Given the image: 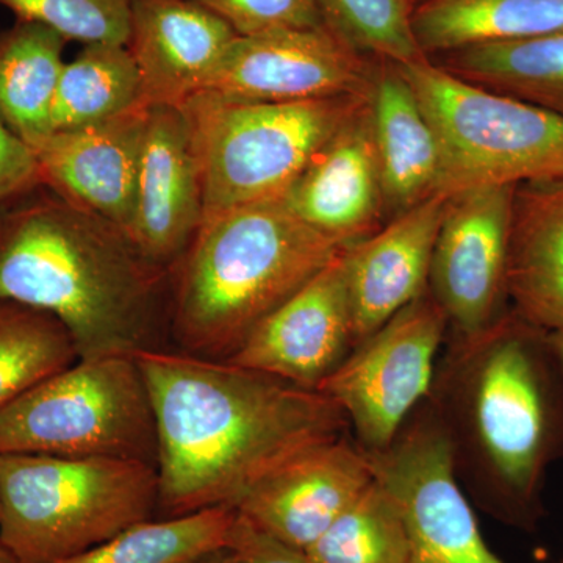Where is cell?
Wrapping results in <instances>:
<instances>
[{"label": "cell", "instance_id": "1", "mask_svg": "<svg viewBox=\"0 0 563 563\" xmlns=\"http://www.w3.org/2000/svg\"><path fill=\"white\" fill-rule=\"evenodd\" d=\"M135 361L157 432L155 518L236 510L292 459L350 431L328 396L268 373L172 347Z\"/></svg>", "mask_w": 563, "mask_h": 563}, {"label": "cell", "instance_id": "2", "mask_svg": "<svg viewBox=\"0 0 563 563\" xmlns=\"http://www.w3.org/2000/svg\"><path fill=\"white\" fill-rule=\"evenodd\" d=\"M444 343L428 399L459 483L499 523L533 532L548 472L563 457V366L551 332L510 309Z\"/></svg>", "mask_w": 563, "mask_h": 563}, {"label": "cell", "instance_id": "3", "mask_svg": "<svg viewBox=\"0 0 563 563\" xmlns=\"http://www.w3.org/2000/svg\"><path fill=\"white\" fill-rule=\"evenodd\" d=\"M0 301L57 318L84 361L169 347V273L43 185L0 206Z\"/></svg>", "mask_w": 563, "mask_h": 563}, {"label": "cell", "instance_id": "4", "mask_svg": "<svg viewBox=\"0 0 563 563\" xmlns=\"http://www.w3.org/2000/svg\"><path fill=\"white\" fill-rule=\"evenodd\" d=\"M342 250L285 199L203 218L169 272L172 350L231 361L255 328Z\"/></svg>", "mask_w": 563, "mask_h": 563}, {"label": "cell", "instance_id": "5", "mask_svg": "<svg viewBox=\"0 0 563 563\" xmlns=\"http://www.w3.org/2000/svg\"><path fill=\"white\" fill-rule=\"evenodd\" d=\"M157 468L120 459L0 454V543L57 563L157 514Z\"/></svg>", "mask_w": 563, "mask_h": 563}, {"label": "cell", "instance_id": "6", "mask_svg": "<svg viewBox=\"0 0 563 563\" xmlns=\"http://www.w3.org/2000/svg\"><path fill=\"white\" fill-rule=\"evenodd\" d=\"M369 92L252 103L202 91L181 103L201 173L203 218L284 199L333 133L365 106Z\"/></svg>", "mask_w": 563, "mask_h": 563}, {"label": "cell", "instance_id": "7", "mask_svg": "<svg viewBox=\"0 0 563 563\" xmlns=\"http://www.w3.org/2000/svg\"><path fill=\"white\" fill-rule=\"evenodd\" d=\"M396 68L439 141L437 195L563 177L562 114L459 79L431 58Z\"/></svg>", "mask_w": 563, "mask_h": 563}, {"label": "cell", "instance_id": "8", "mask_svg": "<svg viewBox=\"0 0 563 563\" xmlns=\"http://www.w3.org/2000/svg\"><path fill=\"white\" fill-rule=\"evenodd\" d=\"M0 454L120 459L157 466V432L135 357L74 362L0 410Z\"/></svg>", "mask_w": 563, "mask_h": 563}, {"label": "cell", "instance_id": "9", "mask_svg": "<svg viewBox=\"0 0 563 563\" xmlns=\"http://www.w3.org/2000/svg\"><path fill=\"white\" fill-rule=\"evenodd\" d=\"M448 321L428 292L358 343L318 387L365 453L384 450L429 396Z\"/></svg>", "mask_w": 563, "mask_h": 563}, {"label": "cell", "instance_id": "10", "mask_svg": "<svg viewBox=\"0 0 563 563\" xmlns=\"http://www.w3.org/2000/svg\"><path fill=\"white\" fill-rule=\"evenodd\" d=\"M365 455L374 479L398 506L412 563H507L485 543L455 474L446 432L428 398L388 446Z\"/></svg>", "mask_w": 563, "mask_h": 563}, {"label": "cell", "instance_id": "11", "mask_svg": "<svg viewBox=\"0 0 563 563\" xmlns=\"http://www.w3.org/2000/svg\"><path fill=\"white\" fill-rule=\"evenodd\" d=\"M515 187L470 188L448 196L433 246L429 295L448 336L466 339L509 312V251Z\"/></svg>", "mask_w": 563, "mask_h": 563}, {"label": "cell", "instance_id": "12", "mask_svg": "<svg viewBox=\"0 0 563 563\" xmlns=\"http://www.w3.org/2000/svg\"><path fill=\"white\" fill-rule=\"evenodd\" d=\"M374 68L331 29L236 35L207 92L233 102L318 101L372 91Z\"/></svg>", "mask_w": 563, "mask_h": 563}, {"label": "cell", "instance_id": "13", "mask_svg": "<svg viewBox=\"0 0 563 563\" xmlns=\"http://www.w3.org/2000/svg\"><path fill=\"white\" fill-rule=\"evenodd\" d=\"M344 250L268 314L228 362L318 390L354 350Z\"/></svg>", "mask_w": 563, "mask_h": 563}, {"label": "cell", "instance_id": "14", "mask_svg": "<svg viewBox=\"0 0 563 563\" xmlns=\"http://www.w3.org/2000/svg\"><path fill=\"white\" fill-rule=\"evenodd\" d=\"M150 107L70 131L36 147L41 185L131 236Z\"/></svg>", "mask_w": 563, "mask_h": 563}, {"label": "cell", "instance_id": "15", "mask_svg": "<svg viewBox=\"0 0 563 563\" xmlns=\"http://www.w3.org/2000/svg\"><path fill=\"white\" fill-rule=\"evenodd\" d=\"M373 481L366 455L344 435L292 459L262 481L236 514L279 542L306 551Z\"/></svg>", "mask_w": 563, "mask_h": 563}, {"label": "cell", "instance_id": "16", "mask_svg": "<svg viewBox=\"0 0 563 563\" xmlns=\"http://www.w3.org/2000/svg\"><path fill=\"white\" fill-rule=\"evenodd\" d=\"M202 221L201 173L187 117L180 107H150L132 242L144 257L169 273Z\"/></svg>", "mask_w": 563, "mask_h": 563}, {"label": "cell", "instance_id": "17", "mask_svg": "<svg viewBox=\"0 0 563 563\" xmlns=\"http://www.w3.org/2000/svg\"><path fill=\"white\" fill-rule=\"evenodd\" d=\"M284 199L306 224L344 247L380 228L387 210L369 99L333 133Z\"/></svg>", "mask_w": 563, "mask_h": 563}, {"label": "cell", "instance_id": "18", "mask_svg": "<svg viewBox=\"0 0 563 563\" xmlns=\"http://www.w3.org/2000/svg\"><path fill=\"white\" fill-rule=\"evenodd\" d=\"M446 199L433 195L344 250L354 347L428 292Z\"/></svg>", "mask_w": 563, "mask_h": 563}, {"label": "cell", "instance_id": "19", "mask_svg": "<svg viewBox=\"0 0 563 563\" xmlns=\"http://www.w3.org/2000/svg\"><path fill=\"white\" fill-rule=\"evenodd\" d=\"M235 36L228 22L192 0H132L128 47L144 106L180 107L206 90Z\"/></svg>", "mask_w": 563, "mask_h": 563}, {"label": "cell", "instance_id": "20", "mask_svg": "<svg viewBox=\"0 0 563 563\" xmlns=\"http://www.w3.org/2000/svg\"><path fill=\"white\" fill-rule=\"evenodd\" d=\"M509 299L537 328L563 331V177L515 187Z\"/></svg>", "mask_w": 563, "mask_h": 563}, {"label": "cell", "instance_id": "21", "mask_svg": "<svg viewBox=\"0 0 563 563\" xmlns=\"http://www.w3.org/2000/svg\"><path fill=\"white\" fill-rule=\"evenodd\" d=\"M369 111L385 210L393 218L437 195L439 141L412 87L393 63L374 68Z\"/></svg>", "mask_w": 563, "mask_h": 563}, {"label": "cell", "instance_id": "22", "mask_svg": "<svg viewBox=\"0 0 563 563\" xmlns=\"http://www.w3.org/2000/svg\"><path fill=\"white\" fill-rule=\"evenodd\" d=\"M415 38L424 57L563 31V0H418Z\"/></svg>", "mask_w": 563, "mask_h": 563}, {"label": "cell", "instance_id": "23", "mask_svg": "<svg viewBox=\"0 0 563 563\" xmlns=\"http://www.w3.org/2000/svg\"><path fill=\"white\" fill-rule=\"evenodd\" d=\"M68 41L36 22L0 32V120L36 150L52 135V107Z\"/></svg>", "mask_w": 563, "mask_h": 563}, {"label": "cell", "instance_id": "24", "mask_svg": "<svg viewBox=\"0 0 563 563\" xmlns=\"http://www.w3.org/2000/svg\"><path fill=\"white\" fill-rule=\"evenodd\" d=\"M459 79L504 92L563 117V31L514 43L484 44L442 55Z\"/></svg>", "mask_w": 563, "mask_h": 563}, {"label": "cell", "instance_id": "25", "mask_svg": "<svg viewBox=\"0 0 563 563\" xmlns=\"http://www.w3.org/2000/svg\"><path fill=\"white\" fill-rule=\"evenodd\" d=\"M140 107L143 87L125 44H85L66 62L52 107V133L120 117Z\"/></svg>", "mask_w": 563, "mask_h": 563}, {"label": "cell", "instance_id": "26", "mask_svg": "<svg viewBox=\"0 0 563 563\" xmlns=\"http://www.w3.org/2000/svg\"><path fill=\"white\" fill-rule=\"evenodd\" d=\"M236 510L214 507L177 518H152L57 563H180L228 547Z\"/></svg>", "mask_w": 563, "mask_h": 563}, {"label": "cell", "instance_id": "27", "mask_svg": "<svg viewBox=\"0 0 563 563\" xmlns=\"http://www.w3.org/2000/svg\"><path fill=\"white\" fill-rule=\"evenodd\" d=\"M77 361L76 344L57 318L0 301V410Z\"/></svg>", "mask_w": 563, "mask_h": 563}, {"label": "cell", "instance_id": "28", "mask_svg": "<svg viewBox=\"0 0 563 563\" xmlns=\"http://www.w3.org/2000/svg\"><path fill=\"white\" fill-rule=\"evenodd\" d=\"M303 553L313 563H412L398 506L374 477Z\"/></svg>", "mask_w": 563, "mask_h": 563}, {"label": "cell", "instance_id": "29", "mask_svg": "<svg viewBox=\"0 0 563 563\" xmlns=\"http://www.w3.org/2000/svg\"><path fill=\"white\" fill-rule=\"evenodd\" d=\"M325 27L362 55L406 65L422 55L409 0H318Z\"/></svg>", "mask_w": 563, "mask_h": 563}, {"label": "cell", "instance_id": "30", "mask_svg": "<svg viewBox=\"0 0 563 563\" xmlns=\"http://www.w3.org/2000/svg\"><path fill=\"white\" fill-rule=\"evenodd\" d=\"M0 7L66 41L128 46L132 0H0Z\"/></svg>", "mask_w": 563, "mask_h": 563}, {"label": "cell", "instance_id": "31", "mask_svg": "<svg viewBox=\"0 0 563 563\" xmlns=\"http://www.w3.org/2000/svg\"><path fill=\"white\" fill-rule=\"evenodd\" d=\"M228 22L236 35L318 29L324 20L318 0H192Z\"/></svg>", "mask_w": 563, "mask_h": 563}, {"label": "cell", "instance_id": "32", "mask_svg": "<svg viewBox=\"0 0 563 563\" xmlns=\"http://www.w3.org/2000/svg\"><path fill=\"white\" fill-rule=\"evenodd\" d=\"M41 187L35 151L0 120V206Z\"/></svg>", "mask_w": 563, "mask_h": 563}, {"label": "cell", "instance_id": "33", "mask_svg": "<svg viewBox=\"0 0 563 563\" xmlns=\"http://www.w3.org/2000/svg\"><path fill=\"white\" fill-rule=\"evenodd\" d=\"M228 548L240 563H313L301 550L279 542L236 514Z\"/></svg>", "mask_w": 563, "mask_h": 563}, {"label": "cell", "instance_id": "34", "mask_svg": "<svg viewBox=\"0 0 563 563\" xmlns=\"http://www.w3.org/2000/svg\"><path fill=\"white\" fill-rule=\"evenodd\" d=\"M180 563H240V561L228 547H222Z\"/></svg>", "mask_w": 563, "mask_h": 563}, {"label": "cell", "instance_id": "35", "mask_svg": "<svg viewBox=\"0 0 563 563\" xmlns=\"http://www.w3.org/2000/svg\"><path fill=\"white\" fill-rule=\"evenodd\" d=\"M551 340H553L555 352H558L559 358H561L563 366V331L551 332Z\"/></svg>", "mask_w": 563, "mask_h": 563}, {"label": "cell", "instance_id": "36", "mask_svg": "<svg viewBox=\"0 0 563 563\" xmlns=\"http://www.w3.org/2000/svg\"><path fill=\"white\" fill-rule=\"evenodd\" d=\"M0 563H20L5 544L0 543Z\"/></svg>", "mask_w": 563, "mask_h": 563}, {"label": "cell", "instance_id": "37", "mask_svg": "<svg viewBox=\"0 0 563 563\" xmlns=\"http://www.w3.org/2000/svg\"><path fill=\"white\" fill-rule=\"evenodd\" d=\"M409 2H410V5H412V9H413V5H415V3L418 2V0H409Z\"/></svg>", "mask_w": 563, "mask_h": 563}]
</instances>
